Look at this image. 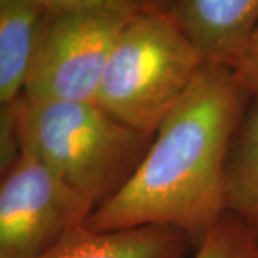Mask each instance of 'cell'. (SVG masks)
<instances>
[{"instance_id":"1","label":"cell","mask_w":258,"mask_h":258,"mask_svg":"<svg viewBox=\"0 0 258 258\" xmlns=\"http://www.w3.org/2000/svg\"><path fill=\"white\" fill-rule=\"evenodd\" d=\"M251 98L237 68L204 63L158 126L138 169L95 208L86 227H172L197 248L227 214V158Z\"/></svg>"},{"instance_id":"2","label":"cell","mask_w":258,"mask_h":258,"mask_svg":"<svg viewBox=\"0 0 258 258\" xmlns=\"http://www.w3.org/2000/svg\"><path fill=\"white\" fill-rule=\"evenodd\" d=\"M20 152H28L95 207L134 175L154 135L115 119L96 102H16Z\"/></svg>"},{"instance_id":"3","label":"cell","mask_w":258,"mask_h":258,"mask_svg":"<svg viewBox=\"0 0 258 258\" xmlns=\"http://www.w3.org/2000/svg\"><path fill=\"white\" fill-rule=\"evenodd\" d=\"M203 64L171 15L142 9L122 29L95 102L122 123L155 135Z\"/></svg>"},{"instance_id":"4","label":"cell","mask_w":258,"mask_h":258,"mask_svg":"<svg viewBox=\"0 0 258 258\" xmlns=\"http://www.w3.org/2000/svg\"><path fill=\"white\" fill-rule=\"evenodd\" d=\"M129 18L108 10L47 12L22 98L95 102L112 49Z\"/></svg>"},{"instance_id":"5","label":"cell","mask_w":258,"mask_h":258,"mask_svg":"<svg viewBox=\"0 0 258 258\" xmlns=\"http://www.w3.org/2000/svg\"><path fill=\"white\" fill-rule=\"evenodd\" d=\"M95 208L37 158L20 152L2 174L0 258H39L85 227Z\"/></svg>"},{"instance_id":"6","label":"cell","mask_w":258,"mask_h":258,"mask_svg":"<svg viewBox=\"0 0 258 258\" xmlns=\"http://www.w3.org/2000/svg\"><path fill=\"white\" fill-rule=\"evenodd\" d=\"M171 16L204 63L238 68L258 28V0H179Z\"/></svg>"},{"instance_id":"7","label":"cell","mask_w":258,"mask_h":258,"mask_svg":"<svg viewBox=\"0 0 258 258\" xmlns=\"http://www.w3.org/2000/svg\"><path fill=\"white\" fill-rule=\"evenodd\" d=\"M191 249L192 240L172 227L95 231L85 225L39 258H184Z\"/></svg>"},{"instance_id":"8","label":"cell","mask_w":258,"mask_h":258,"mask_svg":"<svg viewBox=\"0 0 258 258\" xmlns=\"http://www.w3.org/2000/svg\"><path fill=\"white\" fill-rule=\"evenodd\" d=\"M46 16L33 0H0V105L23 96Z\"/></svg>"},{"instance_id":"9","label":"cell","mask_w":258,"mask_h":258,"mask_svg":"<svg viewBox=\"0 0 258 258\" xmlns=\"http://www.w3.org/2000/svg\"><path fill=\"white\" fill-rule=\"evenodd\" d=\"M225 207L258 234V93H252L228 152Z\"/></svg>"},{"instance_id":"10","label":"cell","mask_w":258,"mask_h":258,"mask_svg":"<svg viewBox=\"0 0 258 258\" xmlns=\"http://www.w3.org/2000/svg\"><path fill=\"white\" fill-rule=\"evenodd\" d=\"M191 258H258V234L238 217L227 212Z\"/></svg>"},{"instance_id":"11","label":"cell","mask_w":258,"mask_h":258,"mask_svg":"<svg viewBox=\"0 0 258 258\" xmlns=\"http://www.w3.org/2000/svg\"><path fill=\"white\" fill-rule=\"evenodd\" d=\"M43 9L53 12L71 10H108L125 16L137 15L144 8L141 0H33Z\"/></svg>"},{"instance_id":"12","label":"cell","mask_w":258,"mask_h":258,"mask_svg":"<svg viewBox=\"0 0 258 258\" xmlns=\"http://www.w3.org/2000/svg\"><path fill=\"white\" fill-rule=\"evenodd\" d=\"M238 72L242 76L245 85L249 88V91L252 93H258V69L252 68L248 64H241L237 68Z\"/></svg>"},{"instance_id":"13","label":"cell","mask_w":258,"mask_h":258,"mask_svg":"<svg viewBox=\"0 0 258 258\" xmlns=\"http://www.w3.org/2000/svg\"><path fill=\"white\" fill-rule=\"evenodd\" d=\"M144 8L149 10H157L171 15L179 0H141Z\"/></svg>"},{"instance_id":"14","label":"cell","mask_w":258,"mask_h":258,"mask_svg":"<svg viewBox=\"0 0 258 258\" xmlns=\"http://www.w3.org/2000/svg\"><path fill=\"white\" fill-rule=\"evenodd\" d=\"M241 64H248V66H252V68L258 69V28L255 30V33H254V36H252L251 43H249L247 57Z\"/></svg>"}]
</instances>
